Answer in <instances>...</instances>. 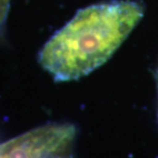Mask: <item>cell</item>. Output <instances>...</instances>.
Listing matches in <instances>:
<instances>
[{
	"label": "cell",
	"instance_id": "obj_1",
	"mask_svg": "<svg viewBox=\"0 0 158 158\" xmlns=\"http://www.w3.org/2000/svg\"><path fill=\"white\" fill-rule=\"evenodd\" d=\"M145 11L141 2L114 0L79 9L48 39L38 55L56 81H70L91 73L111 58Z\"/></svg>",
	"mask_w": 158,
	"mask_h": 158
},
{
	"label": "cell",
	"instance_id": "obj_2",
	"mask_svg": "<svg viewBox=\"0 0 158 158\" xmlns=\"http://www.w3.org/2000/svg\"><path fill=\"white\" fill-rule=\"evenodd\" d=\"M77 131L70 123H48L0 145V158H74Z\"/></svg>",
	"mask_w": 158,
	"mask_h": 158
},
{
	"label": "cell",
	"instance_id": "obj_3",
	"mask_svg": "<svg viewBox=\"0 0 158 158\" xmlns=\"http://www.w3.org/2000/svg\"><path fill=\"white\" fill-rule=\"evenodd\" d=\"M10 0H0V36L4 31L6 19H7Z\"/></svg>",
	"mask_w": 158,
	"mask_h": 158
}]
</instances>
